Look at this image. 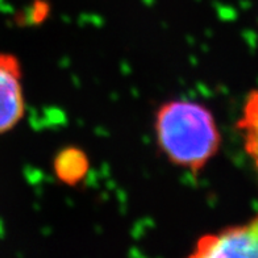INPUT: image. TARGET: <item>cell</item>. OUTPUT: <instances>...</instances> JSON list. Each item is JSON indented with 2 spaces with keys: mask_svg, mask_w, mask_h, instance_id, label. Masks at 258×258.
<instances>
[{
  "mask_svg": "<svg viewBox=\"0 0 258 258\" xmlns=\"http://www.w3.org/2000/svg\"><path fill=\"white\" fill-rule=\"evenodd\" d=\"M198 258H258V213L245 224L200 237L192 251Z\"/></svg>",
  "mask_w": 258,
  "mask_h": 258,
  "instance_id": "cell-2",
  "label": "cell"
},
{
  "mask_svg": "<svg viewBox=\"0 0 258 258\" xmlns=\"http://www.w3.org/2000/svg\"><path fill=\"white\" fill-rule=\"evenodd\" d=\"M56 177L65 184L74 186L85 179L90 170L89 157L75 146H69L57 153L53 161Z\"/></svg>",
  "mask_w": 258,
  "mask_h": 258,
  "instance_id": "cell-4",
  "label": "cell"
},
{
  "mask_svg": "<svg viewBox=\"0 0 258 258\" xmlns=\"http://www.w3.org/2000/svg\"><path fill=\"white\" fill-rule=\"evenodd\" d=\"M157 145L167 161L198 173L219 153L221 133L212 111L191 99H173L157 110Z\"/></svg>",
  "mask_w": 258,
  "mask_h": 258,
  "instance_id": "cell-1",
  "label": "cell"
},
{
  "mask_svg": "<svg viewBox=\"0 0 258 258\" xmlns=\"http://www.w3.org/2000/svg\"><path fill=\"white\" fill-rule=\"evenodd\" d=\"M237 125L246 154L253 161L258 173V89L247 95Z\"/></svg>",
  "mask_w": 258,
  "mask_h": 258,
  "instance_id": "cell-5",
  "label": "cell"
},
{
  "mask_svg": "<svg viewBox=\"0 0 258 258\" xmlns=\"http://www.w3.org/2000/svg\"><path fill=\"white\" fill-rule=\"evenodd\" d=\"M25 113L20 62L10 53H0V135L14 129Z\"/></svg>",
  "mask_w": 258,
  "mask_h": 258,
  "instance_id": "cell-3",
  "label": "cell"
}]
</instances>
